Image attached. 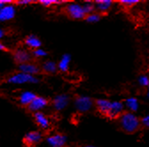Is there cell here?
<instances>
[{
    "label": "cell",
    "mask_w": 149,
    "mask_h": 147,
    "mask_svg": "<svg viewBox=\"0 0 149 147\" xmlns=\"http://www.w3.org/2000/svg\"><path fill=\"white\" fill-rule=\"evenodd\" d=\"M117 121L121 130L126 134H134L142 127L141 119L129 111H125Z\"/></svg>",
    "instance_id": "obj_1"
},
{
    "label": "cell",
    "mask_w": 149,
    "mask_h": 147,
    "mask_svg": "<svg viewBox=\"0 0 149 147\" xmlns=\"http://www.w3.org/2000/svg\"><path fill=\"white\" fill-rule=\"evenodd\" d=\"M62 11L64 14L70 20H74V21L85 20L86 13L84 12L83 6L78 5L77 3L69 2L66 4V6H63Z\"/></svg>",
    "instance_id": "obj_2"
},
{
    "label": "cell",
    "mask_w": 149,
    "mask_h": 147,
    "mask_svg": "<svg viewBox=\"0 0 149 147\" xmlns=\"http://www.w3.org/2000/svg\"><path fill=\"white\" fill-rule=\"evenodd\" d=\"M6 83L12 84H23V83H38L39 79L35 76H30L28 74L22 72L15 73L13 75L8 76L6 80Z\"/></svg>",
    "instance_id": "obj_3"
},
{
    "label": "cell",
    "mask_w": 149,
    "mask_h": 147,
    "mask_svg": "<svg viewBox=\"0 0 149 147\" xmlns=\"http://www.w3.org/2000/svg\"><path fill=\"white\" fill-rule=\"evenodd\" d=\"M95 105V100L86 96H74V106L79 113H87Z\"/></svg>",
    "instance_id": "obj_4"
},
{
    "label": "cell",
    "mask_w": 149,
    "mask_h": 147,
    "mask_svg": "<svg viewBox=\"0 0 149 147\" xmlns=\"http://www.w3.org/2000/svg\"><path fill=\"white\" fill-rule=\"evenodd\" d=\"M43 141V134L38 130H32L28 132L23 139L22 144L25 147H36Z\"/></svg>",
    "instance_id": "obj_5"
},
{
    "label": "cell",
    "mask_w": 149,
    "mask_h": 147,
    "mask_svg": "<svg viewBox=\"0 0 149 147\" xmlns=\"http://www.w3.org/2000/svg\"><path fill=\"white\" fill-rule=\"evenodd\" d=\"M32 57H33L32 52H29L27 50H24V49H22V48L16 49L13 52V61L18 66H21V65L31 62Z\"/></svg>",
    "instance_id": "obj_6"
},
{
    "label": "cell",
    "mask_w": 149,
    "mask_h": 147,
    "mask_svg": "<svg viewBox=\"0 0 149 147\" xmlns=\"http://www.w3.org/2000/svg\"><path fill=\"white\" fill-rule=\"evenodd\" d=\"M48 105H49V100L47 98L41 96H37L26 109L29 113L35 114L36 112H40V110H42Z\"/></svg>",
    "instance_id": "obj_7"
},
{
    "label": "cell",
    "mask_w": 149,
    "mask_h": 147,
    "mask_svg": "<svg viewBox=\"0 0 149 147\" xmlns=\"http://www.w3.org/2000/svg\"><path fill=\"white\" fill-rule=\"evenodd\" d=\"M124 105L122 101H113L111 105L110 111L108 113L107 118L110 120H118L122 114L125 112Z\"/></svg>",
    "instance_id": "obj_8"
},
{
    "label": "cell",
    "mask_w": 149,
    "mask_h": 147,
    "mask_svg": "<svg viewBox=\"0 0 149 147\" xmlns=\"http://www.w3.org/2000/svg\"><path fill=\"white\" fill-rule=\"evenodd\" d=\"M69 100H70V98L68 95L60 94V95H57L53 98L52 104L54 110L60 112V111H62V110L68 105Z\"/></svg>",
    "instance_id": "obj_9"
},
{
    "label": "cell",
    "mask_w": 149,
    "mask_h": 147,
    "mask_svg": "<svg viewBox=\"0 0 149 147\" xmlns=\"http://www.w3.org/2000/svg\"><path fill=\"white\" fill-rule=\"evenodd\" d=\"M18 69L20 72L28 74L30 76H36L38 75V74H42V68L38 65H36L33 62H29L21 66H18Z\"/></svg>",
    "instance_id": "obj_10"
},
{
    "label": "cell",
    "mask_w": 149,
    "mask_h": 147,
    "mask_svg": "<svg viewBox=\"0 0 149 147\" xmlns=\"http://www.w3.org/2000/svg\"><path fill=\"white\" fill-rule=\"evenodd\" d=\"M33 118L36 125L38 126L41 130H46L50 128V121L48 117L43 112H36L33 114Z\"/></svg>",
    "instance_id": "obj_11"
},
{
    "label": "cell",
    "mask_w": 149,
    "mask_h": 147,
    "mask_svg": "<svg viewBox=\"0 0 149 147\" xmlns=\"http://www.w3.org/2000/svg\"><path fill=\"white\" fill-rule=\"evenodd\" d=\"M112 102L107 100V99H102L99 98L95 100V107L97 109V111L103 116L107 118L108 113L110 111Z\"/></svg>",
    "instance_id": "obj_12"
},
{
    "label": "cell",
    "mask_w": 149,
    "mask_h": 147,
    "mask_svg": "<svg viewBox=\"0 0 149 147\" xmlns=\"http://www.w3.org/2000/svg\"><path fill=\"white\" fill-rule=\"evenodd\" d=\"M115 3V1H111V0H97V1H94L97 12H100L102 16L107 14L109 10L112 8V6Z\"/></svg>",
    "instance_id": "obj_13"
},
{
    "label": "cell",
    "mask_w": 149,
    "mask_h": 147,
    "mask_svg": "<svg viewBox=\"0 0 149 147\" xmlns=\"http://www.w3.org/2000/svg\"><path fill=\"white\" fill-rule=\"evenodd\" d=\"M15 16L14 5H8L0 9V21H6L13 19Z\"/></svg>",
    "instance_id": "obj_14"
},
{
    "label": "cell",
    "mask_w": 149,
    "mask_h": 147,
    "mask_svg": "<svg viewBox=\"0 0 149 147\" xmlns=\"http://www.w3.org/2000/svg\"><path fill=\"white\" fill-rule=\"evenodd\" d=\"M66 137L62 134H55L46 138L47 143L52 147H62L66 144Z\"/></svg>",
    "instance_id": "obj_15"
},
{
    "label": "cell",
    "mask_w": 149,
    "mask_h": 147,
    "mask_svg": "<svg viewBox=\"0 0 149 147\" xmlns=\"http://www.w3.org/2000/svg\"><path fill=\"white\" fill-rule=\"evenodd\" d=\"M36 97L37 95L32 92V91H25V92H22L20 95L18 99H19V103L21 104L22 106L27 108Z\"/></svg>",
    "instance_id": "obj_16"
},
{
    "label": "cell",
    "mask_w": 149,
    "mask_h": 147,
    "mask_svg": "<svg viewBox=\"0 0 149 147\" xmlns=\"http://www.w3.org/2000/svg\"><path fill=\"white\" fill-rule=\"evenodd\" d=\"M24 44L29 48L32 49L33 51L36 50V49H39L42 45L41 40L35 35H29L28 36H26L24 39Z\"/></svg>",
    "instance_id": "obj_17"
},
{
    "label": "cell",
    "mask_w": 149,
    "mask_h": 147,
    "mask_svg": "<svg viewBox=\"0 0 149 147\" xmlns=\"http://www.w3.org/2000/svg\"><path fill=\"white\" fill-rule=\"evenodd\" d=\"M41 68H42V72L45 75H55L58 71V65L56 64L54 61L52 60H46L45 61L42 65H41Z\"/></svg>",
    "instance_id": "obj_18"
},
{
    "label": "cell",
    "mask_w": 149,
    "mask_h": 147,
    "mask_svg": "<svg viewBox=\"0 0 149 147\" xmlns=\"http://www.w3.org/2000/svg\"><path fill=\"white\" fill-rule=\"evenodd\" d=\"M70 60H71V56L69 54H64L61 60H60L59 64H58V68L59 70H61L63 73H66L68 71L69 68V64H70Z\"/></svg>",
    "instance_id": "obj_19"
},
{
    "label": "cell",
    "mask_w": 149,
    "mask_h": 147,
    "mask_svg": "<svg viewBox=\"0 0 149 147\" xmlns=\"http://www.w3.org/2000/svg\"><path fill=\"white\" fill-rule=\"evenodd\" d=\"M125 106L127 107L129 112H132L134 114L135 112L138 111L139 104L136 98H129L125 100Z\"/></svg>",
    "instance_id": "obj_20"
},
{
    "label": "cell",
    "mask_w": 149,
    "mask_h": 147,
    "mask_svg": "<svg viewBox=\"0 0 149 147\" xmlns=\"http://www.w3.org/2000/svg\"><path fill=\"white\" fill-rule=\"evenodd\" d=\"M102 17L103 16L100 12H93V13H91V14L87 15L85 17V21L87 22H89V23H95V22L100 21Z\"/></svg>",
    "instance_id": "obj_21"
},
{
    "label": "cell",
    "mask_w": 149,
    "mask_h": 147,
    "mask_svg": "<svg viewBox=\"0 0 149 147\" xmlns=\"http://www.w3.org/2000/svg\"><path fill=\"white\" fill-rule=\"evenodd\" d=\"M83 8L84 10V12L86 13V16L91 14V13H93L95 12V9H96V6H95V4L94 2L92 1H87L84 4L83 6Z\"/></svg>",
    "instance_id": "obj_22"
},
{
    "label": "cell",
    "mask_w": 149,
    "mask_h": 147,
    "mask_svg": "<svg viewBox=\"0 0 149 147\" xmlns=\"http://www.w3.org/2000/svg\"><path fill=\"white\" fill-rule=\"evenodd\" d=\"M120 6L124 8H132L134 6L139 4V1H135V0H122V1L117 2Z\"/></svg>",
    "instance_id": "obj_23"
},
{
    "label": "cell",
    "mask_w": 149,
    "mask_h": 147,
    "mask_svg": "<svg viewBox=\"0 0 149 147\" xmlns=\"http://www.w3.org/2000/svg\"><path fill=\"white\" fill-rule=\"evenodd\" d=\"M32 55H33V57H35V58H44V57L47 56L48 53L45 51H44L43 49L39 48V49L32 51Z\"/></svg>",
    "instance_id": "obj_24"
},
{
    "label": "cell",
    "mask_w": 149,
    "mask_h": 147,
    "mask_svg": "<svg viewBox=\"0 0 149 147\" xmlns=\"http://www.w3.org/2000/svg\"><path fill=\"white\" fill-rule=\"evenodd\" d=\"M139 83L142 87L147 88L149 86V77L146 75H142L139 77Z\"/></svg>",
    "instance_id": "obj_25"
},
{
    "label": "cell",
    "mask_w": 149,
    "mask_h": 147,
    "mask_svg": "<svg viewBox=\"0 0 149 147\" xmlns=\"http://www.w3.org/2000/svg\"><path fill=\"white\" fill-rule=\"evenodd\" d=\"M141 124H142V127L149 130V114L141 118Z\"/></svg>",
    "instance_id": "obj_26"
},
{
    "label": "cell",
    "mask_w": 149,
    "mask_h": 147,
    "mask_svg": "<svg viewBox=\"0 0 149 147\" xmlns=\"http://www.w3.org/2000/svg\"><path fill=\"white\" fill-rule=\"evenodd\" d=\"M38 4V2H33V1H26V0H23V1H13V5L14 6H27V5H32V4Z\"/></svg>",
    "instance_id": "obj_27"
},
{
    "label": "cell",
    "mask_w": 149,
    "mask_h": 147,
    "mask_svg": "<svg viewBox=\"0 0 149 147\" xmlns=\"http://www.w3.org/2000/svg\"><path fill=\"white\" fill-rule=\"evenodd\" d=\"M0 49H1L3 51H6V52H10V50L6 46V45H4L3 44H0Z\"/></svg>",
    "instance_id": "obj_28"
},
{
    "label": "cell",
    "mask_w": 149,
    "mask_h": 147,
    "mask_svg": "<svg viewBox=\"0 0 149 147\" xmlns=\"http://www.w3.org/2000/svg\"><path fill=\"white\" fill-rule=\"evenodd\" d=\"M5 35H6V31H5V29H1L0 30V37H4L5 36Z\"/></svg>",
    "instance_id": "obj_29"
},
{
    "label": "cell",
    "mask_w": 149,
    "mask_h": 147,
    "mask_svg": "<svg viewBox=\"0 0 149 147\" xmlns=\"http://www.w3.org/2000/svg\"><path fill=\"white\" fill-rule=\"evenodd\" d=\"M146 98H149V86L147 87V92H146Z\"/></svg>",
    "instance_id": "obj_30"
},
{
    "label": "cell",
    "mask_w": 149,
    "mask_h": 147,
    "mask_svg": "<svg viewBox=\"0 0 149 147\" xmlns=\"http://www.w3.org/2000/svg\"><path fill=\"white\" fill-rule=\"evenodd\" d=\"M85 147H95V146H91V145H87V146H85Z\"/></svg>",
    "instance_id": "obj_31"
},
{
    "label": "cell",
    "mask_w": 149,
    "mask_h": 147,
    "mask_svg": "<svg viewBox=\"0 0 149 147\" xmlns=\"http://www.w3.org/2000/svg\"><path fill=\"white\" fill-rule=\"evenodd\" d=\"M62 147H64V146H62Z\"/></svg>",
    "instance_id": "obj_32"
}]
</instances>
